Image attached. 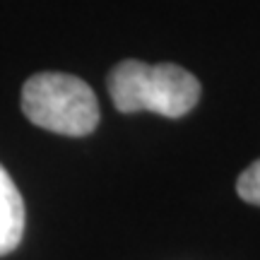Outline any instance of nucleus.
<instances>
[{
    "mask_svg": "<svg viewBox=\"0 0 260 260\" xmlns=\"http://www.w3.org/2000/svg\"><path fill=\"white\" fill-rule=\"evenodd\" d=\"M106 89L121 113L149 111L167 118H181L200 102L203 87L193 73L174 63L149 65L121 60L106 77Z\"/></svg>",
    "mask_w": 260,
    "mask_h": 260,
    "instance_id": "obj_1",
    "label": "nucleus"
},
{
    "mask_svg": "<svg viewBox=\"0 0 260 260\" xmlns=\"http://www.w3.org/2000/svg\"><path fill=\"white\" fill-rule=\"evenodd\" d=\"M22 113L44 130L84 138L99 125V102L92 87L68 73H39L22 87Z\"/></svg>",
    "mask_w": 260,
    "mask_h": 260,
    "instance_id": "obj_2",
    "label": "nucleus"
},
{
    "mask_svg": "<svg viewBox=\"0 0 260 260\" xmlns=\"http://www.w3.org/2000/svg\"><path fill=\"white\" fill-rule=\"evenodd\" d=\"M27 224L24 200L8 169L0 164V258L8 255L22 243Z\"/></svg>",
    "mask_w": 260,
    "mask_h": 260,
    "instance_id": "obj_3",
    "label": "nucleus"
},
{
    "mask_svg": "<svg viewBox=\"0 0 260 260\" xmlns=\"http://www.w3.org/2000/svg\"><path fill=\"white\" fill-rule=\"evenodd\" d=\"M236 193L248 205H258L260 207V159L253 161L251 167L239 176V181H236Z\"/></svg>",
    "mask_w": 260,
    "mask_h": 260,
    "instance_id": "obj_4",
    "label": "nucleus"
}]
</instances>
